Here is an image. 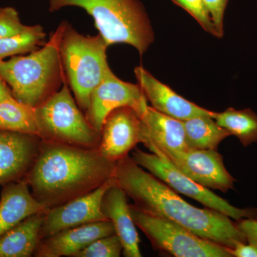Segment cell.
Wrapping results in <instances>:
<instances>
[{"instance_id": "cell-3", "label": "cell", "mask_w": 257, "mask_h": 257, "mask_svg": "<svg viewBox=\"0 0 257 257\" xmlns=\"http://www.w3.org/2000/svg\"><path fill=\"white\" fill-rule=\"evenodd\" d=\"M65 23L61 24L42 48L28 55L0 61V77L15 99L35 108L60 89L66 79L60 44Z\"/></svg>"}, {"instance_id": "cell-15", "label": "cell", "mask_w": 257, "mask_h": 257, "mask_svg": "<svg viewBox=\"0 0 257 257\" xmlns=\"http://www.w3.org/2000/svg\"><path fill=\"white\" fill-rule=\"evenodd\" d=\"M135 72L147 101L157 111L180 121L202 115L211 116L212 111L179 95L169 86L155 78L143 67H136Z\"/></svg>"}, {"instance_id": "cell-12", "label": "cell", "mask_w": 257, "mask_h": 257, "mask_svg": "<svg viewBox=\"0 0 257 257\" xmlns=\"http://www.w3.org/2000/svg\"><path fill=\"white\" fill-rule=\"evenodd\" d=\"M142 120L130 106H121L106 116L101 131L99 151L111 162H117L141 143Z\"/></svg>"}, {"instance_id": "cell-30", "label": "cell", "mask_w": 257, "mask_h": 257, "mask_svg": "<svg viewBox=\"0 0 257 257\" xmlns=\"http://www.w3.org/2000/svg\"><path fill=\"white\" fill-rule=\"evenodd\" d=\"M13 97L9 86L5 82L4 79L0 77V101Z\"/></svg>"}, {"instance_id": "cell-22", "label": "cell", "mask_w": 257, "mask_h": 257, "mask_svg": "<svg viewBox=\"0 0 257 257\" xmlns=\"http://www.w3.org/2000/svg\"><path fill=\"white\" fill-rule=\"evenodd\" d=\"M0 130L37 135L35 108L14 97L0 101Z\"/></svg>"}, {"instance_id": "cell-6", "label": "cell", "mask_w": 257, "mask_h": 257, "mask_svg": "<svg viewBox=\"0 0 257 257\" xmlns=\"http://www.w3.org/2000/svg\"><path fill=\"white\" fill-rule=\"evenodd\" d=\"M37 135L42 141L83 148H99L101 133L89 124L70 92L67 79L62 87L35 108Z\"/></svg>"}, {"instance_id": "cell-11", "label": "cell", "mask_w": 257, "mask_h": 257, "mask_svg": "<svg viewBox=\"0 0 257 257\" xmlns=\"http://www.w3.org/2000/svg\"><path fill=\"white\" fill-rule=\"evenodd\" d=\"M115 183L114 177L89 194L49 209L42 224L41 239L64 229L96 221L109 220L101 210V201L106 191Z\"/></svg>"}, {"instance_id": "cell-2", "label": "cell", "mask_w": 257, "mask_h": 257, "mask_svg": "<svg viewBox=\"0 0 257 257\" xmlns=\"http://www.w3.org/2000/svg\"><path fill=\"white\" fill-rule=\"evenodd\" d=\"M116 164L102 156L98 148L42 140L24 180L35 199L52 209L99 188L114 177Z\"/></svg>"}, {"instance_id": "cell-18", "label": "cell", "mask_w": 257, "mask_h": 257, "mask_svg": "<svg viewBox=\"0 0 257 257\" xmlns=\"http://www.w3.org/2000/svg\"><path fill=\"white\" fill-rule=\"evenodd\" d=\"M48 209L32 196L25 180L6 184L0 198V237L29 216Z\"/></svg>"}, {"instance_id": "cell-7", "label": "cell", "mask_w": 257, "mask_h": 257, "mask_svg": "<svg viewBox=\"0 0 257 257\" xmlns=\"http://www.w3.org/2000/svg\"><path fill=\"white\" fill-rule=\"evenodd\" d=\"M135 225L143 231L154 249L176 257H233L229 248L203 239L162 216L130 204Z\"/></svg>"}, {"instance_id": "cell-17", "label": "cell", "mask_w": 257, "mask_h": 257, "mask_svg": "<svg viewBox=\"0 0 257 257\" xmlns=\"http://www.w3.org/2000/svg\"><path fill=\"white\" fill-rule=\"evenodd\" d=\"M140 117L141 143L152 144L166 151L184 152L189 149L183 121L162 114L151 106H147Z\"/></svg>"}, {"instance_id": "cell-25", "label": "cell", "mask_w": 257, "mask_h": 257, "mask_svg": "<svg viewBox=\"0 0 257 257\" xmlns=\"http://www.w3.org/2000/svg\"><path fill=\"white\" fill-rule=\"evenodd\" d=\"M175 5L180 7L189 13L204 31L211 34L213 36L218 37L217 32L207 6L203 0H172Z\"/></svg>"}, {"instance_id": "cell-1", "label": "cell", "mask_w": 257, "mask_h": 257, "mask_svg": "<svg viewBox=\"0 0 257 257\" xmlns=\"http://www.w3.org/2000/svg\"><path fill=\"white\" fill-rule=\"evenodd\" d=\"M114 179L116 185L133 199L134 205L145 212L174 221L225 247L233 248L238 243L247 242L229 216L209 208L191 205L130 155L116 162Z\"/></svg>"}, {"instance_id": "cell-20", "label": "cell", "mask_w": 257, "mask_h": 257, "mask_svg": "<svg viewBox=\"0 0 257 257\" xmlns=\"http://www.w3.org/2000/svg\"><path fill=\"white\" fill-rule=\"evenodd\" d=\"M183 121L186 142L189 148L217 150L219 144L231 136L211 115L197 116Z\"/></svg>"}, {"instance_id": "cell-16", "label": "cell", "mask_w": 257, "mask_h": 257, "mask_svg": "<svg viewBox=\"0 0 257 257\" xmlns=\"http://www.w3.org/2000/svg\"><path fill=\"white\" fill-rule=\"evenodd\" d=\"M101 210L114 225L115 232L123 246L126 257H141L140 239L127 202V196L115 183L107 190L101 201Z\"/></svg>"}, {"instance_id": "cell-26", "label": "cell", "mask_w": 257, "mask_h": 257, "mask_svg": "<svg viewBox=\"0 0 257 257\" xmlns=\"http://www.w3.org/2000/svg\"><path fill=\"white\" fill-rule=\"evenodd\" d=\"M28 28L22 23L18 12L14 8H0V39L18 35Z\"/></svg>"}, {"instance_id": "cell-13", "label": "cell", "mask_w": 257, "mask_h": 257, "mask_svg": "<svg viewBox=\"0 0 257 257\" xmlns=\"http://www.w3.org/2000/svg\"><path fill=\"white\" fill-rule=\"evenodd\" d=\"M41 142L37 135L0 130V185L25 179Z\"/></svg>"}, {"instance_id": "cell-9", "label": "cell", "mask_w": 257, "mask_h": 257, "mask_svg": "<svg viewBox=\"0 0 257 257\" xmlns=\"http://www.w3.org/2000/svg\"><path fill=\"white\" fill-rule=\"evenodd\" d=\"M145 146L206 188L224 193L234 189L236 179L226 170L222 155L216 150L189 148L184 152H170L160 150L152 144Z\"/></svg>"}, {"instance_id": "cell-19", "label": "cell", "mask_w": 257, "mask_h": 257, "mask_svg": "<svg viewBox=\"0 0 257 257\" xmlns=\"http://www.w3.org/2000/svg\"><path fill=\"white\" fill-rule=\"evenodd\" d=\"M46 212L30 216L5 233L0 237V257L34 256L42 240L40 232Z\"/></svg>"}, {"instance_id": "cell-21", "label": "cell", "mask_w": 257, "mask_h": 257, "mask_svg": "<svg viewBox=\"0 0 257 257\" xmlns=\"http://www.w3.org/2000/svg\"><path fill=\"white\" fill-rule=\"evenodd\" d=\"M211 117L230 135L239 139L244 147L257 142V114L251 109L236 110L229 107L222 112H211Z\"/></svg>"}, {"instance_id": "cell-4", "label": "cell", "mask_w": 257, "mask_h": 257, "mask_svg": "<svg viewBox=\"0 0 257 257\" xmlns=\"http://www.w3.org/2000/svg\"><path fill=\"white\" fill-rule=\"evenodd\" d=\"M67 6L82 8L94 18L108 47L127 44L140 55L155 40V34L143 4L138 0H50V10Z\"/></svg>"}, {"instance_id": "cell-8", "label": "cell", "mask_w": 257, "mask_h": 257, "mask_svg": "<svg viewBox=\"0 0 257 257\" xmlns=\"http://www.w3.org/2000/svg\"><path fill=\"white\" fill-rule=\"evenodd\" d=\"M133 160L160 179L176 192L197 201L204 207L219 211L235 221L242 219H257L256 208L235 207L225 199L216 195L211 189L194 182L180 172L169 161L154 153H148L135 147L132 152Z\"/></svg>"}, {"instance_id": "cell-27", "label": "cell", "mask_w": 257, "mask_h": 257, "mask_svg": "<svg viewBox=\"0 0 257 257\" xmlns=\"http://www.w3.org/2000/svg\"><path fill=\"white\" fill-rule=\"evenodd\" d=\"M210 14L211 20L217 32L218 38L224 36L225 10L229 0H203Z\"/></svg>"}, {"instance_id": "cell-28", "label": "cell", "mask_w": 257, "mask_h": 257, "mask_svg": "<svg viewBox=\"0 0 257 257\" xmlns=\"http://www.w3.org/2000/svg\"><path fill=\"white\" fill-rule=\"evenodd\" d=\"M235 224L244 235L248 243L257 244V219H242L235 221Z\"/></svg>"}, {"instance_id": "cell-10", "label": "cell", "mask_w": 257, "mask_h": 257, "mask_svg": "<svg viewBox=\"0 0 257 257\" xmlns=\"http://www.w3.org/2000/svg\"><path fill=\"white\" fill-rule=\"evenodd\" d=\"M148 106L140 84L121 80L109 68L91 94L89 107L84 114L92 127L101 133L104 120L114 109L130 106L141 116Z\"/></svg>"}, {"instance_id": "cell-5", "label": "cell", "mask_w": 257, "mask_h": 257, "mask_svg": "<svg viewBox=\"0 0 257 257\" xmlns=\"http://www.w3.org/2000/svg\"><path fill=\"white\" fill-rule=\"evenodd\" d=\"M108 47L100 34L84 36L65 23L60 44L61 59L67 83L84 113L91 94L109 69Z\"/></svg>"}, {"instance_id": "cell-14", "label": "cell", "mask_w": 257, "mask_h": 257, "mask_svg": "<svg viewBox=\"0 0 257 257\" xmlns=\"http://www.w3.org/2000/svg\"><path fill=\"white\" fill-rule=\"evenodd\" d=\"M116 234L110 220L96 221L59 231L41 240L34 256L72 257L93 241Z\"/></svg>"}, {"instance_id": "cell-24", "label": "cell", "mask_w": 257, "mask_h": 257, "mask_svg": "<svg viewBox=\"0 0 257 257\" xmlns=\"http://www.w3.org/2000/svg\"><path fill=\"white\" fill-rule=\"evenodd\" d=\"M121 252L122 243L114 234L95 240L72 257H119Z\"/></svg>"}, {"instance_id": "cell-23", "label": "cell", "mask_w": 257, "mask_h": 257, "mask_svg": "<svg viewBox=\"0 0 257 257\" xmlns=\"http://www.w3.org/2000/svg\"><path fill=\"white\" fill-rule=\"evenodd\" d=\"M46 34L40 25L28 26L18 35L0 39V61L14 56L31 53L45 45Z\"/></svg>"}, {"instance_id": "cell-29", "label": "cell", "mask_w": 257, "mask_h": 257, "mask_svg": "<svg viewBox=\"0 0 257 257\" xmlns=\"http://www.w3.org/2000/svg\"><path fill=\"white\" fill-rule=\"evenodd\" d=\"M230 253L234 257H257V244L251 243H238Z\"/></svg>"}]
</instances>
